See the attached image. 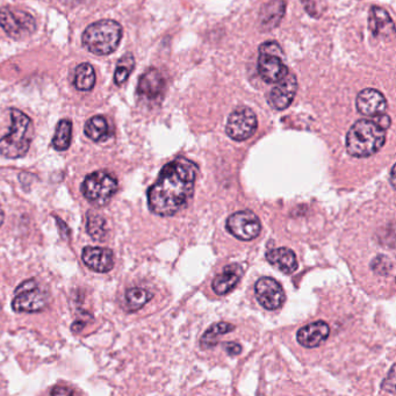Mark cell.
Instances as JSON below:
<instances>
[{"label":"cell","instance_id":"1","mask_svg":"<svg viewBox=\"0 0 396 396\" xmlns=\"http://www.w3.org/2000/svg\"><path fill=\"white\" fill-rule=\"evenodd\" d=\"M199 168L194 162L177 159L168 163L149 188L148 205L154 214L172 216L182 211L194 192Z\"/></svg>","mask_w":396,"mask_h":396},{"label":"cell","instance_id":"2","mask_svg":"<svg viewBox=\"0 0 396 396\" xmlns=\"http://www.w3.org/2000/svg\"><path fill=\"white\" fill-rule=\"evenodd\" d=\"M386 142V130L376 121L358 120L347 135V150L351 156L365 159L379 151Z\"/></svg>","mask_w":396,"mask_h":396},{"label":"cell","instance_id":"3","mask_svg":"<svg viewBox=\"0 0 396 396\" xmlns=\"http://www.w3.org/2000/svg\"><path fill=\"white\" fill-rule=\"evenodd\" d=\"M10 132L0 139V154L7 159H20L30 150L34 127L30 116L19 109H11Z\"/></svg>","mask_w":396,"mask_h":396},{"label":"cell","instance_id":"4","mask_svg":"<svg viewBox=\"0 0 396 396\" xmlns=\"http://www.w3.org/2000/svg\"><path fill=\"white\" fill-rule=\"evenodd\" d=\"M123 39V27L114 20H100L89 25L82 37L84 48L89 53L106 56L116 51Z\"/></svg>","mask_w":396,"mask_h":396},{"label":"cell","instance_id":"5","mask_svg":"<svg viewBox=\"0 0 396 396\" xmlns=\"http://www.w3.org/2000/svg\"><path fill=\"white\" fill-rule=\"evenodd\" d=\"M14 294L12 307L17 313H39L44 311L49 304L48 288L37 279L23 281Z\"/></svg>","mask_w":396,"mask_h":396},{"label":"cell","instance_id":"6","mask_svg":"<svg viewBox=\"0 0 396 396\" xmlns=\"http://www.w3.org/2000/svg\"><path fill=\"white\" fill-rule=\"evenodd\" d=\"M290 73L284 62V53L277 42H265L259 48L258 73L265 83L276 84Z\"/></svg>","mask_w":396,"mask_h":396},{"label":"cell","instance_id":"7","mask_svg":"<svg viewBox=\"0 0 396 396\" xmlns=\"http://www.w3.org/2000/svg\"><path fill=\"white\" fill-rule=\"evenodd\" d=\"M119 182L109 171H96L87 175L82 184V193L86 200L94 206H105L116 194Z\"/></svg>","mask_w":396,"mask_h":396},{"label":"cell","instance_id":"8","mask_svg":"<svg viewBox=\"0 0 396 396\" xmlns=\"http://www.w3.org/2000/svg\"><path fill=\"white\" fill-rule=\"evenodd\" d=\"M0 26L14 40H23L35 33L37 21L19 7L4 6L0 8Z\"/></svg>","mask_w":396,"mask_h":396},{"label":"cell","instance_id":"9","mask_svg":"<svg viewBox=\"0 0 396 396\" xmlns=\"http://www.w3.org/2000/svg\"><path fill=\"white\" fill-rule=\"evenodd\" d=\"M257 116L249 107H238L229 116L225 132L234 141H245L250 139L257 130Z\"/></svg>","mask_w":396,"mask_h":396},{"label":"cell","instance_id":"10","mask_svg":"<svg viewBox=\"0 0 396 396\" xmlns=\"http://www.w3.org/2000/svg\"><path fill=\"white\" fill-rule=\"evenodd\" d=\"M227 229L233 236L241 241H251L261 234V225L254 211H241L229 216Z\"/></svg>","mask_w":396,"mask_h":396},{"label":"cell","instance_id":"11","mask_svg":"<svg viewBox=\"0 0 396 396\" xmlns=\"http://www.w3.org/2000/svg\"><path fill=\"white\" fill-rule=\"evenodd\" d=\"M254 294L257 301L268 311H276L285 302L284 288L272 278H261L254 285Z\"/></svg>","mask_w":396,"mask_h":396},{"label":"cell","instance_id":"12","mask_svg":"<svg viewBox=\"0 0 396 396\" xmlns=\"http://www.w3.org/2000/svg\"><path fill=\"white\" fill-rule=\"evenodd\" d=\"M297 80L293 73H288L287 76L278 82L277 85L270 92L268 103L272 109L284 111L291 106L294 97L297 94Z\"/></svg>","mask_w":396,"mask_h":396},{"label":"cell","instance_id":"13","mask_svg":"<svg viewBox=\"0 0 396 396\" xmlns=\"http://www.w3.org/2000/svg\"><path fill=\"white\" fill-rule=\"evenodd\" d=\"M356 106L360 114L376 118L386 112L387 101L378 89H365L357 97Z\"/></svg>","mask_w":396,"mask_h":396},{"label":"cell","instance_id":"14","mask_svg":"<svg viewBox=\"0 0 396 396\" xmlns=\"http://www.w3.org/2000/svg\"><path fill=\"white\" fill-rule=\"evenodd\" d=\"M84 264L94 272L106 273L114 266V254L112 250L105 248L86 247L82 254Z\"/></svg>","mask_w":396,"mask_h":396},{"label":"cell","instance_id":"15","mask_svg":"<svg viewBox=\"0 0 396 396\" xmlns=\"http://www.w3.org/2000/svg\"><path fill=\"white\" fill-rule=\"evenodd\" d=\"M330 335V327L324 321H316L297 331V340L307 349L320 347Z\"/></svg>","mask_w":396,"mask_h":396},{"label":"cell","instance_id":"16","mask_svg":"<svg viewBox=\"0 0 396 396\" xmlns=\"http://www.w3.org/2000/svg\"><path fill=\"white\" fill-rule=\"evenodd\" d=\"M166 87V80L157 69H149L140 78L137 92L147 100L159 99Z\"/></svg>","mask_w":396,"mask_h":396},{"label":"cell","instance_id":"17","mask_svg":"<svg viewBox=\"0 0 396 396\" xmlns=\"http://www.w3.org/2000/svg\"><path fill=\"white\" fill-rule=\"evenodd\" d=\"M369 28L376 37H390L395 33V26L390 14L378 6H373L371 10Z\"/></svg>","mask_w":396,"mask_h":396},{"label":"cell","instance_id":"18","mask_svg":"<svg viewBox=\"0 0 396 396\" xmlns=\"http://www.w3.org/2000/svg\"><path fill=\"white\" fill-rule=\"evenodd\" d=\"M242 268L240 265H227L221 273H218L213 280V291L218 295H225L233 291L238 281L241 280Z\"/></svg>","mask_w":396,"mask_h":396},{"label":"cell","instance_id":"19","mask_svg":"<svg viewBox=\"0 0 396 396\" xmlns=\"http://www.w3.org/2000/svg\"><path fill=\"white\" fill-rule=\"evenodd\" d=\"M266 259L279 271L285 274H292L297 270V256L291 249H272L266 252Z\"/></svg>","mask_w":396,"mask_h":396},{"label":"cell","instance_id":"20","mask_svg":"<svg viewBox=\"0 0 396 396\" xmlns=\"http://www.w3.org/2000/svg\"><path fill=\"white\" fill-rule=\"evenodd\" d=\"M285 14V4L283 0H272L270 3L265 4L261 8V26L263 30H271L280 23Z\"/></svg>","mask_w":396,"mask_h":396},{"label":"cell","instance_id":"21","mask_svg":"<svg viewBox=\"0 0 396 396\" xmlns=\"http://www.w3.org/2000/svg\"><path fill=\"white\" fill-rule=\"evenodd\" d=\"M84 132H85V135L94 142H103L105 140L109 139V123L104 116H93L85 123Z\"/></svg>","mask_w":396,"mask_h":396},{"label":"cell","instance_id":"22","mask_svg":"<svg viewBox=\"0 0 396 396\" xmlns=\"http://www.w3.org/2000/svg\"><path fill=\"white\" fill-rule=\"evenodd\" d=\"M96 84V73L89 63H82L77 66L73 85L80 91H89Z\"/></svg>","mask_w":396,"mask_h":396},{"label":"cell","instance_id":"23","mask_svg":"<svg viewBox=\"0 0 396 396\" xmlns=\"http://www.w3.org/2000/svg\"><path fill=\"white\" fill-rule=\"evenodd\" d=\"M234 329V324L227 323V322H218V323L213 324L209 330L206 331L204 336L202 337L200 345H202V349L214 347L218 344V337L222 336V335L228 334Z\"/></svg>","mask_w":396,"mask_h":396},{"label":"cell","instance_id":"24","mask_svg":"<svg viewBox=\"0 0 396 396\" xmlns=\"http://www.w3.org/2000/svg\"><path fill=\"white\" fill-rule=\"evenodd\" d=\"M71 139H73V123L70 120H61L54 135V148L58 151H66L71 144Z\"/></svg>","mask_w":396,"mask_h":396},{"label":"cell","instance_id":"25","mask_svg":"<svg viewBox=\"0 0 396 396\" xmlns=\"http://www.w3.org/2000/svg\"><path fill=\"white\" fill-rule=\"evenodd\" d=\"M151 299L152 294L144 288L132 287L129 288L128 291L125 292L127 309L132 313L140 311Z\"/></svg>","mask_w":396,"mask_h":396},{"label":"cell","instance_id":"26","mask_svg":"<svg viewBox=\"0 0 396 396\" xmlns=\"http://www.w3.org/2000/svg\"><path fill=\"white\" fill-rule=\"evenodd\" d=\"M87 233L96 241H104L107 235L105 218L94 213L87 215Z\"/></svg>","mask_w":396,"mask_h":396},{"label":"cell","instance_id":"27","mask_svg":"<svg viewBox=\"0 0 396 396\" xmlns=\"http://www.w3.org/2000/svg\"><path fill=\"white\" fill-rule=\"evenodd\" d=\"M135 66V60L132 54H125L123 58H120L116 64V73H114V80L116 85H123L125 80H128L129 75L132 73Z\"/></svg>","mask_w":396,"mask_h":396},{"label":"cell","instance_id":"28","mask_svg":"<svg viewBox=\"0 0 396 396\" xmlns=\"http://www.w3.org/2000/svg\"><path fill=\"white\" fill-rule=\"evenodd\" d=\"M372 270L376 273L386 276V274L390 273L393 270V263L390 261V258L380 254L378 257L374 258V261H372Z\"/></svg>","mask_w":396,"mask_h":396},{"label":"cell","instance_id":"29","mask_svg":"<svg viewBox=\"0 0 396 396\" xmlns=\"http://www.w3.org/2000/svg\"><path fill=\"white\" fill-rule=\"evenodd\" d=\"M394 373H395V367L393 366L392 370H390V376H387L383 383V388L386 386L387 383H390V386L387 388V392H390L392 394H395V376H394Z\"/></svg>","mask_w":396,"mask_h":396},{"label":"cell","instance_id":"30","mask_svg":"<svg viewBox=\"0 0 396 396\" xmlns=\"http://www.w3.org/2000/svg\"><path fill=\"white\" fill-rule=\"evenodd\" d=\"M225 352L231 357L237 356V354H241L242 351L241 345L236 343V342H230V343L225 344Z\"/></svg>","mask_w":396,"mask_h":396},{"label":"cell","instance_id":"31","mask_svg":"<svg viewBox=\"0 0 396 396\" xmlns=\"http://www.w3.org/2000/svg\"><path fill=\"white\" fill-rule=\"evenodd\" d=\"M376 119L374 120V121H376V123H378L381 128L385 129V130L390 128V123H392V121H390V116L383 113V114H380V116H376Z\"/></svg>","mask_w":396,"mask_h":396},{"label":"cell","instance_id":"32","mask_svg":"<svg viewBox=\"0 0 396 396\" xmlns=\"http://www.w3.org/2000/svg\"><path fill=\"white\" fill-rule=\"evenodd\" d=\"M75 392L71 390H61L60 387H57L55 390H51V394L53 395H60V394H63V395H68V394H73Z\"/></svg>","mask_w":396,"mask_h":396},{"label":"cell","instance_id":"33","mask_svg":"<svg viewBox=\"0 0 396 396\" xmlns=\"http://www.w3.org/2000/svg\"><path fill=\"white\" fill-rule=\"evenodd\" d=\"M4 222V213L1 209H0V225H3Z\"/></svg>","mask_w":396,"mask_h":396}]
</instances>
